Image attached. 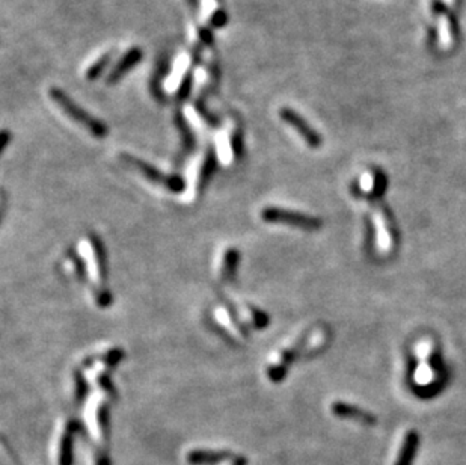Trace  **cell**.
<instances>
[{
  "mask_svg": "<svg viewBox=\"0 0 466 465\" xmlns=\"http://www.w3.org/2000/svg\"><path fill=\"white\" fill-rule=\"evenodd\" d=\"M227 23H228V14L224 11V9H218V11L213 13L210 17V25L216 29L227 26Z\"/></svg>",
  "mask_w": 466,
  "mask_h": 465,
  "instance_id": "44dd1931",
  "label": "cell"
},
{
  "mask_svg": "<svg viewBox=\"0 0 466 465\" xmlns=\"http://www.w3.org/2000/svg\"><path fill=\"white\" fill-rule=\"evenodd\" d=\"M109 403L101 400V399H94L91 402L89 410H88V423L89 426L93 428L95 432V435L103 441L107 443V438L110 437V417H109Z\"/></svg>",
  "mask_w": 466,
  "mask_h": 465,
  "instance_id": "8992f818",
  "label": "cell"
},
{
  "mask_svg": "<svg viewBox=\"0 0 466 465\" xmlns=\"http://www.w3.org/2000/svg\"><path fill=\"white\" fill-rule=\"evenodd\" d=\"M198 35H199L201 41L204 43L206 46H211L213 41H215V38H213V34H211V30L208 27H199Z\"/></svg>",
  "mask_w": 466,
  "mask_h": 465,
  "instance_id": "7402d4cb",
  "label": "cell"
},
{
  "mask_svg": "<svg viewBox=\"0 0 466 465\" xmlns=\"http://www.w3.org/2000/svg\"><path fill=\"white\" fill-rule=\"evenodd\" d=\"M121 157H123V160L126 162V164L136 168L142 176L151 181V183H156L160 188H164V189L172 192V194H180V192H183L185 188H186V181L183 178L178 177V176L164 174L160 169L154 168L153 165H149L148 162H144V160H140V159H138L135 156H130V155H121Z\"/></svg>",
  "mask_w": 466,
  "mask_h": 465,
  "instance_id": "277c9868",
  "label": "cell"
},
{
  "mask_svg": "<svg viewBox=\"0 0 466 465\" xmlns=\"http://www.w3.org/2000/svg\"><path fill=\"white\" fill-rule=\"evenodd\" d=\"M48 96L60 109L64 110L67 117H69L71 119L76 121L77 124H80L84 129H86L93 136L105 138L109 133V129L103 123V121L93 117L89 112H86L85 109L80 107L74 102V100H71L68 97V94L65 93V91H62L60 88H50Z\"/></svg>",
  "mask_w": 466,
  "mask_h": 465,
  "instance_id": "7a4b0ae2",
  "label": "cell"
},
{
  "mask_svg": "<svg viewBox=\"0 0 466 465\" xmlns=\"http://www.w3.org/2000/svg\"><path fill=\"white\" fill-rule=\"evenodd\" d=\"M218 169V155H216V150L213 145H210L206 151V156L201 162V166L198 171V176H197V181H195V189L199 192L204 190L208 185V181L211 180L213 174L216 173Z\"/></svg>",
  "mask_w": 466,
  "mask_h": 465,
  "instance_id": "7c38bea8",
  "label": "cell"
},
{
  "mask_svg": "<svg viewBox=\"0 0 466 465\" xmlns=\"http://www.w3.org/2000/svg\"><path fill=\"white\" fill-rule=\"evenodd\" d=\"M79 423L76 420H69L64 432L60 433L59 452H58V465H73V447H74V433L79 431Z\"/></svg>",
  "mask_w": 466,
  "mask_h": 465,
  "instance_id": "ba28073f",
  "label": "cell"
},
{
  "mask_svg": "<svg viewBox=\"0 0 466 465\" xmlns=\"http://www.w3.org/2000/svg\"><path fill=\"white\" fill-rule=\"evenodd\" d=\"M216 322L227 332H234L237 336H246L248 331L245 327V322L240 319L239 313L234 308L228 306H222L216 310Z\"/></svg>",
  "mask_w": 466,
  "mask_h": 465,
  "instance_id": "9c48e42d",
  "label": "cell"
},
{
  "mask_svg": "<svg viewBox=\"0 0 466 465\" xmlns=\"http://www.w3.org/2000/svg\"><path fill=\"white\" fill-rule=\"evenodd\" d=\"M418 446H420L418 433L413 431L409 432L406 438H404V441H403V446H401L396 465H412L415 461V457H417Z\"/></svg>",
  "mask_w": 466,
  "mask_h": 465,
  "instance_id": "4fadbf2b",
  "label": "cell"
},
{
  "mask_svg": "<svg viewBox=\"0 0 466 465\" xmlns=\"http://www.w3.org/2000/svg\"><path fill=\"white\" fill-rule=\"evenodd\" d=\"M279 117H281V119L284 121V123H287L290 127L295 129L298 133L302 136V139L305 140V143L311 148H319L321 145L323 139H321L319 131L316 129H312L308 121L303 117H300L295 109L282 107L279 110Z\"/></svg>",
  "mask_w": 466,
  "mask_h": 465,
  "instance_id": "5b68a950",
  "label": "cell"
},
{
  "mask_svg": "<svg viewBox=\"0 0 466 465\" xmlns=\"http://www.w3.org/2000/svg\"><path fill=\"white\" fill-rule=\"evenodd\" d=\"M239 251L234 248H229L224 252V256H222V261H220V270H219V275L222 280L229 281L234 278L236 275V270L239 266Z\"/></svg>",
  "mask_w": 466,
  "mask_h": 465,
  "instance_id": "5bb4252c",
  "label": "cell"
},
{
  "mask_svg": "<svg viewBox=\"0 0 466 465\" xmlns=\"http://www.w3.org/2000/svg\"><path fill=\"white\" fill-rule=\"evenodd\" d=\"M9 140H11V135H9V131H8V130H4V131H2V147H0V148L5 150Z\"/></svg>",
  "mask_w": 466,
  "mask_h": 465,
  "instance_id": "603a6c76",
  "label": "cell"
},
{
  "mask_svg": "<svg viewBox=\"0 0 466 465\" xmlns=\"http://www.w3.org/2000/svg\"><path fill=\"white\" fill-rule=\"evenodd\" d=\"M261 219L267 222V224H284L307 231L319 230L323 225L321 219L316 216H309L305 214H299V211L281 207H265L261 210Z\"/></svg>",
  "mask_w": 466,
  "mask_h": 465,
  "instance_id": "3957f363",
  "label": "cell"
},
{
  "mask_svg": "<svg viewBox=\"0 0 466 465\" xmlns=\"http://www.w3.org/2000/svg\"><path fill=\"white\" fill-rule=\"evenodd\" d=\"M110 60H112V52H106L100 59H97L95 63L86 70L88 80H97V79H100V76L103 74L105 70L109 67Z\"/></svg>",
  "mask_w": 466,
  "mask_h": 465,
  "instance_id": "e0dca14e",
  "label": "cell"
},
{
  "mask_svg": "<svg viewBox=\"0 0 466 465\" xmlns=\"http://www.w3.org/2000/svg\"><path fill=\"white\" fill-rule=\"evenodd\" d=\"M332 412L340 419H349V420H353V421L368 424V426L378 423V419L374 417L371 412H368L366 410H361V408L354 407V405H349V403H344V402L333 403Z\"/></svg>",
  "mask_w": 466,
  "mask_h": 465,
  "instance_id": "8fae6325",
  "label": "cell"
},
{
  "mask_svg": "<svg viewBox=\"0 0 466 465\" xmlns=\"http://www.w3.org/2000/svg\"><path fill=\"white\" fill-rule=\"evenodd\" d=\"M232 458V453L228 450H210V449H195L187 453V462L190 465H218Z\"/></svg>",
  "mask_w": 466,
  "mask_h": 465,
  "instance_id": "30bf717a",
  "label": "cell"
},
{
  "mask_svg": "<svg viewBox=\"0 0 466 465\" xmlns=\"http://www.w3.org/2000/svg\"><path fill=\"white\" fill-rule=\"evenodd\" d=\"M144 58V52H142L140 47H131L124 53V56L121 58L116 65L112 68V72L109 73L106 82L107 85H115L118 84L121 79H123L128 72H131L140 60Z\"/></svg>",
  "mask_w": 466,
  "mask_h": 465,
  "instance_id": "52a82bcc",
  "label": "cell"
},
{
  "mask_svg": "<svg viewBox=\"0 0 466 465\" xmlns=\"http://www.w3.org/2000/svg\"><path fill=\"white\" fill-rule=\"evenodd\" d=\"M231 465H248V461H246V458H243V457H237V458L232 459Z\"/></svg>",
  "mask_w": 466,
  "mask_h": 465,
  "instance_id": "d4e9b609",
  "label": "cell"
},
{
  "mask_svg": "<svg viewBox=\"0 0 466 465\" xmlns=\"http://www.w3.org/2000/svg\"><path fill=\"white\" fill-rule=\"evenodd\" d=\"M80 252L85 257V265L88 275L93 280V293L95 296V302L101 307H107L112 302V295L105 287L107 280V263L103 244L94 235H88L80 242Z\"/></svg>",
  "mask_w": 466,
  "mask_h": 465,
  "instance_id": "6da1fadb",
  "label": "cell"
},
{
  "mask_svg": "<svg viewBox=\"0 0 466 465\" xmlns=\"http://www.w3.org/2000/svg\"><path fill=\"white\" fill-rule=\"evenodd\" d=\"M168 68H169V63L166 59H161L160 63L157 64L156 68V73L153 74V79H151V93L153 96L160 100V102H164L165 96L161 93V79H164L168 74Z\"/></svg>",
  "mask_w": 466,
  "mask_h": 465,
  "instance_id": "2e32d148",
  "label": "cell"
},
{
  "mask_svg": "<svg viewBox=\"0 0 466 465\" xmlns=\"http://www.w3.org/2000/svg\"><path fill=\"white\" fill-rule=\"evenodd\" d=\"M229 148L232 157L240 159L243 156V131L241 129H236L229 135Z\"/></svg>",
  "mask_w": 466,
  "mask_h": 465,
  "instance_id": "d6986e66",
  "label": "cell"
},
{
  "mask_svg": "<svg viewBox=\"0 0 466 465\" xmlns=\"http://www.w3.org/2000/svg\"><path fill=\"white\" fill-rule=\"evenodd\" d=\"M219 2H220V0H219Z\"/></svg>",
  "mask_w": 466,
  "mask_h": 465,
  "instance_id": "484cf974",
  "label": "cell"
},
{
  "mask_svg": "<svg viewBox=\"0 0 466 465\" xmlns=\"http://www.w3.org/2000/svg\"><path fill=\"white\" fill-rule=\"evenodd\" d=\"M86 390H88V384L86 379L80 375V372L74 373V399L76 403L82 402L86 396Z\"/></svg>",
  "mask_w": 466,
  "mask_h": 465,
  "instance_id": "ffe728a7",
  "label": "cell"
},
{
  "mask_svg": "<svg viewBox=\"0 0 466 465\" xmlns=\"http://www.w3.org/2000/svg\"><path fill=\"white\" fill-rule=\"evenodd\" d=\"M192 88H194V72L189 70V72L185 74L183 80H181L178 89H177L175 97H177L178 102H183V100H186L190 96Z\"/></svg>",
  "mask_w": 466,
  "mask_h": 465,
  "instance_id": "ac0fdd59",
  "label": "cell"
},
{
  "mask_svg": "<svg viewBox=\"0 0 466 465\" xmlns=\"http://www.w3.org/2000/svg\"><path fill=\"white\" fill-rule=\"evenodd\" d=\"M175 126L180 131L181 138H183V145H185V151L189 153L192 151V148H195V133L192 127L189 126V121L186 119L183 110H177L175 112Z\"/></svg>",
  "mask_w": 466,
  "mask_h": 465,
  "instance_id": "9a60e30c",
  "label": "cell"
},
{
  "mask_svg": "<svg viewBox=\"0 0 466 465\" xmlns=\"http://www.w3.org/2000/svg\"><path fill=\"white\" fill-rule=\"evenodd\" d=\"M190 8H192V11H195L198 13L199 11V8H201V0H187Z\"/></svg>",
  "mask_w": 466,
  "mask_h": 465,
  "instance_id": "cb8c5ba5",
  "label": "cell"
}]
</instances>
